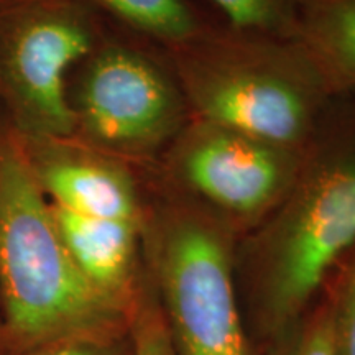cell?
<instances>
[{
    "instance_id": "obj_10",
    "label": "cell",
    "mask_w": 355,
    "mask_h": 355,
    "mask_svg": "<svg viewBox=\"0 0 355 355\" xmlns=\"http://www.w3.org/2000/svg\"><path fill=\"white\" fill-rule=\"evenodd\" d=\"M298 42L332 94L355 92V0H308Z\"/></svg>"
},
{
    "instance_id": "obj_16",
    "label": "cell",
    "mask_w": 355,
    "mask_h": 355,
    "mask_svg": "<svg viewBox=\"0 0 355 355\" xmlns=\"http://www.w3.org/2000/svg\"><path fill=\"white\" fill-rule=\"evenodd\" d=\"M30 355H123L114 336L78 337L44 344Z\"/></svg>"
},
{
    "instance_id": "obj_2",
    "label": "cell",
    "mask_w": 355,
    "mask_h": 355,
    "mask_svg": "<svg viewBox=\"0 0 355 355\" xmlns=\"http://www.w3.org/2000/svg\"><path fill=\"white\" fill-rule=\"evenodd\" d=\"M193 117L306 148L334 94L298 40L237 30L217 13L165 50Z\"/></svg>"
},
{
    "instance_id": "obj_15",
    "label": "cell",
    "mask_w": 355,
    "mask_h": 355,
    "mask_svg": "<svg viewBox=\"0 0 355 355\" xmlns=\"http://www.w3.org/2000/svg\"><path fill=\"white\" fill-rule=\"evenodd\" d=\"M133 355H178L158 304L145 303L137 313Z\"/></svg>"
},
{
    "instance_id": "obj_12",
    "label": "cell",
    "mask_w": 355,
    "mask_h": 355,
    "mask_svg": "<svg viewBox=\"0 0 355 355\" xmlns=\"http://www.w3.org/2000/svg\"><path fill=\"white\" fill-rule=\"evenodd\" d=\"M225 24L263 37L298 40L308 0H207Z\"/></svg>"
},
{
    "instance_id": "obj_3",
    "label": "cell",
    "mask_w": 355,
    "mask_h": 355,
    "mask_svg": "<svg viewBox=\"0 0 355 355\" xmlns=\"http://www.w3.org/2000/svg\"><path fill=\"white\" fill-rule=\"evenodd\" d=\"M141 237L178 355H252L239 308L241 234L157 163L137 166Z\"/></svg>"
},
{
    "instance_id": "obj_7",
    "label": "cell",
    "mask_w": 355,
    "mask_h": 355,
    "mask_svg": "<svg viewBox=\"0 0 355 355\" xmlns=\"http://www.w3.org/2000/svg\"><path fill=\"white\" fill-rule=\"evenodd\" d=\"M303 153L304 148L191 117L157 166L176 186L219 212L243 237L285 198Z\"/></svg>"
},
{
    "instance_id": "obj_5",
    "label": "cell",
    "mask_w": 355,
    "mask_h": 355,
    "mask_svg": "<svg viewBox=\"0 0 355 355\" xmlns=\"http://www.w3.org/2000/svg\"><path fill=\"white\" fill-rule=\"evenodd\" d=\"M104 33L69 97L74 139L132 166L157 163L191 121L163 48Z\"/></svg>"
},
{
    "instance_id": "obj_4",
    "label": "cell",
    "mask_w": 355,
    "mask_h": 355,
    "mask_svg": "<svg viewBox=\"0 0 355 355\" xmlns=\"http://www.w3.org/2000/svg\"><path fill=\"white\" fill-rule=\"evenodd\" d=\"M0 291L12 334L37 347L114 336L128 309L74 263L32 163L10 144L0 146Z\"/></svg>"
},
{
    "instance_id": "obj_11",
    "label": "cell",
    "mask_w": 355,
    "mask_h": 355,
    "mask_svg": "<svg viewBox=\"0 0 355 355\" xmlns=\"http://www.w3.org/2000/svg\"><path fill=\"white\" fill-rule=\"evenodd\" d=\"M121 28L158 44L163 50L196 35L212 13L191 0H83Z\"/></svg>"
},
{
    "instance_id": "obj_14",
    "label": "cell",
    "mask_w": 355,
    "mask_h": 355,
    "mask_svg": "<svg viewBox=\"0 0 355 355\" xmlns=\"http://www.w3.org/2000/svg\"><path fill=\"white\" fill-rule=\"evenodd\" d=\"M337 355H355V248L324 288Z\"/></svg>"
},
{
    "instance_id": "obj_13",
    "label": "cell",
    "mask_w": 355,
    "mask_h": 355,
    "mask_svg": "<svg viewBox=\"0 0 355 355\" xmlns=\"http://www.w3.org/2000/svg\"><path fill=\"white\" fill-rule=\"evenodd\" d=\"M273 355H337L329 301L321 293L306 314L278 337Z\"/></svg>"
},
{
    "instance_id": "obj_9",
    "label": "cell",
    "mask_w": 355,
    "mask_h": 355,
    "mask_svg": "<svg viewBox=\"0 0 355 355\" xmlns=\"http://www.w3.org/2000/svg\"><path fill=\"white\" fill-rule=\"evenodd\" d=\"M53 217L74 263L89 282L130 306L141 224L76 214L51 204Z\"/></svg>"
},
{
    "instance_id": "obj_8",
    "label": "cell",
    "mask_w": 355,
    "mask_h": 355,
    "mask_svg": "<svg viewBox=\"0 0 355 355\" xmlns=\"http://www.w3.org/2000/svg\"><path fill=\"white\" fill-rule=\"evenodd\" d=\"M30 163L53 206L141 224V188L135 166L73 139L44 140Z\"/></svg>"
},
{
    "instance_id": "obj_1",
    "label": "cell",
    "mask_w": 355,
    "mask_h": 355,
    "mask_svg": "<svg viewBox=\"0 0 355 355\" xmlns=\"http://www.w3.org/2000/svg\"><path fill=\"white\" fill-rule=\"evenodd\" d=\"M355 248V92L337 94L285 198L237 252V282L265 334L306 314Z\"/></svg>"
},
{
    "instance_id": "obj_6",
    "label": "cell",
    "mask_w": 355,
    "mask_h": 355,
    "mask_svg": "<svg viewBox=\"0 0 355 355\" xmlns=\"http://www.w3.org/2000/svg\"><path fill=\"white\" fill-rule=\"evenodd\" d=\"M107 21L83 0L0 3V83L35 139H74L66 76L94 51Z\"/></svg>"
},
{
    "instance_id": "obj_17",
    "label": "cell",
    "mask_w": 355,
    "mask_h": 355,
    "mask_svg": "<svg viewBox=\"0 0 355 355\" xmlns=\"http://www.w3.org/2000/svg\"><path fill=\"white\" fill-rule=\"evenodd\" d=\"M0 2H3V0H0Z\"/></svg>"
}]
</instances>
